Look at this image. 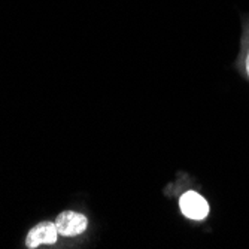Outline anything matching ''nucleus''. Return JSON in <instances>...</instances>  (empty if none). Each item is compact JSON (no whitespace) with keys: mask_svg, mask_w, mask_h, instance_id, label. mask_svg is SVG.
<instances>
[{"mask_svg":"<svg viewBox=\"0 0 249 249\" xmlns=\"http://www.w3.org/2000/svg\"><path fill=\"white\" fill-rule=\"evenodd\" d=\"M54 224L58 230V234L64 237H73V236L82 234L87 230L88 221H87V216L79 212L66 211L57 216Z\"/></svg>","mask_w":249,"mask_h":249,"instance_id":"nucleus-2","label":"nucleus"},{"mask_svg":"<svg viewBox=\"0 0 249 249\" xmlns=\"http://www.w3.org/2000/svg\"><path fill=\"white\" fill-rule=\"evenodd\" d=\"M58 239V230L54 222L42 221L29 231L26 237V246L29 249L39 248L40 245H53Z\"/></svg>","mask_w":249,"mask_h":249,"instance_id":"nucleus-3","label":"nucleus"},{"mask_svg":"<svg viewBox=\"0 0 249 249\" xmlns=\"http://www.w3.org/2000/svg\"><path fill=\"white\" fill-rule=\"evenodd\" d=\"M179 208L187 218L201 221L209 215V203L196 191H187L179 198Z\"/></svg>","mask_w":249,"mask_h":249,"instance_id":"nucleus-1","label":"nucleus"},{"mask_svg":"<svg viewBox=\"0 0 249 249\" xmlns=\"http://www.w3.org/2000/svg\"><path fill=\"white\" fill-rule=\"evenodd\" d=\"M245 67H246V73H248V76H249V51H248V54H246V57H245Z\"/></svg>","mask_w":249,"mask_h":249,"instance_id":"nucleus-4","label":"nucleus"}]
</instances>
